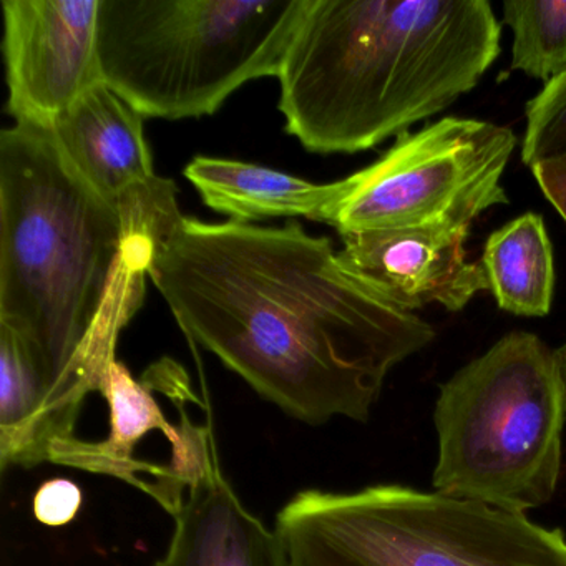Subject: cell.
<instances>
[{"mask_svg": "<svg viewBox=\"0 0 566 566\" xmlns=\"http://www.w3.org/2000/svg\"><path fill=\"white\" fill-rule=\"evenodd\" d=\"M148 276L191 340L313 426L366 422L390 370L436 337L296 221L270 228L184 217Z\"/></svg>", "mask_w": 566, "mask_h": 566, "instance_id": "6da1fadb", "label": "cell"}, {"mask_svg": "<svg viewBox=\"0 0 566 566\" xmlns=\"http://www.w3.org/2000/svg\"><path fill=\"white\" fill-rule=\"evenodd\" d=\"M157 247L74 167L51 127L0 134V327L31 354L55 442L101 392Z\"/></svg>", "mask_w": 566, "mask_h": 566, "instance_id": "7a4b0ae2", "label": "cell"}, {"mask_svg": "<svg viewBox=\"0 0 566 566\" xmlns=\"http://www.w3.org/2000/svg\"><path fill=\"white\" fill-rule=\"evenodd\" d=\"M486 0H313L281 67L287 134L357 154L433 117L500 55Z\"/></svg>", "mask_w": 566, "mask_h": 566, "instance_id": "3957f363", "label": "cell"}, {"mask_svg": "<svg viewBox=\"0 0 566 566\" xmlns=\"http://www.w3.org/2000/svg\"><path fill=\"white\" fill-rule=\"evenodd\" d=\"M313 0H101L102 81L144 117L213 115L277 77Z\"/></svg>", "mask_w": 566, "mask_h": 566, "instance_id": "277c9868", "label": "cell"}, {"mask_svg": "<svg viewBox=\"0 0 566 566\" xmlns=\"http://www.w3.org/2000/svg\"><path fill=\"white\" fill-rule=\"evenodd\" d=\"M286 566H566V536L525 513L374 485L304 490L274 526Z\"/></svg>", "mask_w": 566, "mask_h": 566, "instance_id": "5b68a950", "label": "cell"}, {"mask_svg": "<svg viewBox=\"0 0 566 566\" xmlns=\"http://www.w3.org/2000/svg\"><path fill=\"white\" fill-rule=\"evenodd\" d=\"M565 400L555 350L510 333L440 386L433 412L443 495L528 512L555 495Z\"/></svg>", "mask_w": 566, "mask_h": 566, "instance_id": "8992f818", "label": "cell"}, {"mask_svg": "<svg viewBox=\"0 0 566 566\" xmlns=\"http://www.w3.org/2000/svg\"><path fill=\"white\" fill-rule=\"evenodd\" d=\"M516 147L510 128L446 117L402 134L376 164L344 178L331 227L367 231L459 230L509 205L502 177Z\"/></svg>", "mask_w": 566, "mask_h": 566, "instance_id": "52a82bcc", "label": "cell"}, {"mask_svg": "<svg viewBox=\"0 0 566 566\" xmlns=\"http://www.w3.org/2000/svg\"><path fill=\"white\" fill-rule=\"evenodd\" d=\"M144 118L98 84L59 115L51 130L82 177L158 250L184 214L174 181L155 174Z\"/></svg>", "mask_w": 566, "mask_h": 566, "instance_id": "ba28073f", "label": "cell"}, {"mask_svg": "<svg viewBox=\"0 0 566 566\" xmlns=\"http://www.w3.org/2000/svg\"><path fill=\"white\" fill-rule=\"evenodd\" d=\"M101 0H2L8 112L51 127L104 84L98 64Z\"/></svg>", "mask_w": 566, "mask_h": 566, "instance_id": "9c48e42d", "label": "cell"}, {"mask_svg": "<svg viewBox=\"0 0 566 566\" xmlns=\"http://www.w3.org/2000/svg\"><path fill=\"white\" fill-rule=\"evenodd\" d=\"M469 233L430 228L346 234L337 254L350 274L406 313L432 303L459 313L490 291L482 261L467 260Z\"/></svg>", "mask_w": 566, "mask_h": 566, "instance_id": "30bf717a", "label": "cell"}, {"mask_svg": "<svg viewBox=\"0 0 566 566\" xmlns=\"http://www.w3.org/2000/svg\"><path fill=\"white\" fill-rule=\"evenodd\" d=\"M174 518L170 546L154 566H286L276 532L248 512L218 463Z\"/></svg>", "mask_w": 566, "mask_h": 566, "instance_id": "8fae6325", "label": "cell"}, {"mask_svg": "<svg viewBox=\"0 0 566 566\" xmlns=\"http://www.w3.org/2000/svg\"><path fill=\"white\" fill-rule=\"evenodd\" d=\"M111 410V426L104 440H84L77 436L59 440L51 450L49 462L75 467L91 473L115 476L150 492L151 479L138 450L154 433L187 436L195 423L187 412L180 423L168 420L147 382H140L117 359L108 367L101 389Z\"/></svg>", "mask_w": 566, "mask_h": 566, "instance_id": "7c38bea8", "label": "cell"}, {"mask_svg": "<svg viewBox=\"0 0 566 566\" xmlns=\"http://www.w3.org/2000/svg\"><path fill=\"white\" fill-rule=\"evenodd\" d=\"M205 205L231 220L307 218L329 224L344 180L311 184L283 171L224 158L197 157L185 168Z\"/></svg>", "mask_w": 566, "mask_h": 566, "instance_id": "4fadbf2b", "label": "cell"}, {"mask_svg": "<svg viewBox=\"0 0 566 566\" xmlns=\"http://www.w3.org/2000/svg\"><path fill=\"white\" fill-rule=\"evenodd\" d=\"M482 264L500 310L528 317L549 313L555 261L539 214L525 213L490 234Z\"/></svg>", "mask_w": 566, "mask_h": 566, "instance_id": "5bb4252c", "label": "cell"}, {"mask_svg": "<svg viewBox=\"0 0 566 566\" xmlns=\"http://www.w3.org/2000/svg\"><path fill=\"white\" fill-rule=\"evenodd\" d=\"M55 443L41 374L18 336L0 327V463L49 462Z\"/></svg>", "mask_w": 566, "mask_h": 566, "instance_id": "9a60e30c", "label": "cell"}, {"mask_svg": "<svg viewBox=\"0 0 566 566\" xmlns=\"http://www.w3.org/2000/svg\"><path fill=\"white\" fill-rule=\"evenodd\" d=\"M512 29V71L549 82L566 74V0H506Z\"/></svg>", "mask_w": 566, "mask_h": 566, "instance_id": "2e32d148", "label": "cell"}, {"mask_svg": "<svg viewBox=\"0 0 566 566\" xmlns=\"http://www.w3.org/2000/svg\"><path fill=\"white\" fill-rule=\"evenodd\" d=\"M562 151H566V74L546 84L526 105L522 160L532 168Z\"/></svg>", "mask_w": 566, "mask_h": 566, "instance_id": "e0dca14e", "label": "cell"}, {"mask_svg": "<svg viewBox=\"0 0 566 566\" xmlns=\"http://www.w3.org/2000/svg\"><path fill=\"white\" fill-rule=\"evenodd\" d=\"M84 502L81 486L67 479L42 483L34 496V515L42 525H69L78 515Z\"/></svg>", "mask_w": 566, "mask_h": 566, "instance_id": "ac0fdd59", "label": "cell"}, {"mask_svg": "<svg viewBox=\"0 0 566 566\" xmlns=\"http://www.w3.org/2000/svg\"><path fill=\"white\" fill-rule=\"evenodd\" d=\"M532 171L546 200L566 221V151L545 158L532 167Z\"/></svg>", "mask_w": 566, "mask_h": 566, "instance_id": "d6986e66", "label": "cell"}, {"mask_svg": "<svg viewBox=\"0 0 566 566\" xmlns=\"http://www.w3.org/2000/svg\"><path fill=\"white\" fill-rule=\"evenodd\" d=\"M556 369H558L559 384H562L563 400L566 409V343L555 350Z\"/></svg>", "mask_w": 566, "mask_h": 566, "instance_id": "ffe728a7", "label": "cell"}]
</instances>
